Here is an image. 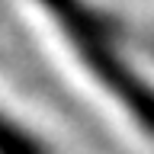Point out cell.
I'll use <instances>...</instances> for the list:
<instances>
[{
    "instance_id": "cell-1",
    "label": "cell",
    "mask_w": 154,
    "mask_h": 154,
    "mask_svg": "<svg viewBox=\"0 0 154 154\" xmlns=\"http://www.w3.org/2000/svg\"><path fill=\"white\" fill-rule=\"evenodd\" d=\"M38 7L55 19L61 38L84 71L116 100L138 132L154 141V84H148L122 55L106 16L90 7V0H38Z\"/></svg>"
},
{
    "instance_id": "cell-2",
    "label": "cell",
    "mask_w": 154,
    "mask_h": 154,
    "mask_svg": "<svg viewBox=\"0 0 154 154\" xmlns=\"http://www.w3.org/2000/svg\"><path fill=\"white\" fill-rule=\"evenodd\" d=\"M0 154H51L48 144L35 132H29V125L0 109Z\"/></svg>"
},
{
    "instance_id": "cell-3",
    "label": "cell",
    "mask_w": 154,
    "mask_h": 154,
    "mask_svg": "<svg viewBox=\"0 0 154 154\" xmlns=\"http://www.w3.org/2000/svg\"><path fill=\"white\" fill-rule=\"evenodd\" d=\"M151 48H154V42H151Z\"/></svg>"
}]
</instances>
